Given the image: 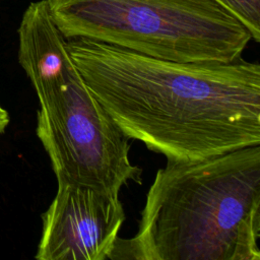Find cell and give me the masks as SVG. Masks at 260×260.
<instances>
[{
	"mask_svg": "<svg viewBox=\"0 0 260 260\" xmlns=\"http://www.w3.org/2000/svg\"><path fill=\"white\" fill-rule=\"evenodd\" d=\"M67 49L118 128L167 162L260 144L258 63L177 62L85 38Z\"/></svg>",
	"mask_w": 260,
	"mask_h": 260,
	"instance_id": "6da1fadb",
	"label": "cell"
},
{
	"mask_svg": "<svg viewBox=\"0 0 260 260\" xmlns=\"http://www.w3.org/2000/svg\"><path fill=\"white\" fill-rule=\"evenodd\" d=\"M260 144L167 162L112 259L260 260Z\"/></svg>",
	"mask_w": 260,
	"mask_h": 260,
	"instance_id": "7a4b0ae2",
	"label": "cell"
},
{
	"mask_svg": "<svg viewBox=\"0 0 260 260\" xmlns=\"http://www.w3.org/2000/svg\"><path fill=\"white\" fill-rule=\"evenodd\" d=\"M18 61L39 100L36 133L57 181L114 195L142 183L129 138L90 91L47 0L31 2L18 27Z\"/></svg>",
	"mask_w": 260,
	"mask_h": 260,
	"instance_id": "3957f363",
	"label": "cell"
},
{
	"mask_svg": "<svg viewBox=\"0 0 260 260\" xmlns=\"http://www.w3.org/2000/svg\"><path fill=\"white\" fill-rule=\"evenodd\" d=\"M66 39L85 38L177 62H231L252 40L215 0H47Z\"/></svg>",
	"mask_w": 260,
	"mask_h": 260,
	"instance_id": "277c9868",
	"label": "cell"
},
{
	"mask_svg": "<svg viewBox=\"0 0 260 260\" xmlns=\"http://www.w3.org/2000/svg\"><path fill=\"white\" fill-rule=\"evenodd\" d=\"M42 214L38 260L112 259L126 219L119 195L66 181Z\"/></svg>",
	"mask_w": 260,
	"mask_h": 260,
	"instance_id": "5b68a950",
	"label": "cell"
},
{
	"mask_svg": "<svg viewBox=\"0 0 260 260\" xmlns=\"http://www.w3.org/2000/svg\"><path fill=\"white\" fill-rule=\"evenodd\" d=\"M234 14L249 30L252 40L260 41V0H215Z\"/></svg>",
	"mask_w": 260,
	"mask_h": 260,
	"instance_id": "8992f818",
	"label": "cell"
},
{
	"mask_svg": "<svg viewBox=\"0 0 260 260\" xmlns=\"http://www.w3.org/2000/svg\"><path fill=\"white\" fill-rule=\"evenodd\" d=\"M10 117L7 110L0 104V135L3 134L9 125Z\"/></svg>",
	"mask_w": 260,
	"mask_h": 260,
	"instance_id": "52a82bcc",
	"label": "cell"
}]
</instances>
